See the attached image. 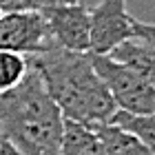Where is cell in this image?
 <instances>
[{
	"label": "cell",
	"mask_w": 155,
	"mask_h": 155,
	"mask_svg": "<svg viewBox=\"0 0 155 155\" xmlns=\"http://www.w3.org/2000/svg\"><path fill=\"white\" fill-rule=\"evenodd\" d=\"M27 58L40 73L64 120H73L93 129L111 124L117 107L109 87L95 71L91 53L67 51L53 45L49 51Z\"/></svg>",
	"instance_id": "cell-1"
},
{
	"label": "cell",
	"mask_w": 155,
	"mask_h": 155,
	"mask_svg": "<svg viewBox=\"0 0 155 155\" xmlns=\"http://www.w3.org/2000/svg\"><path fill=\"white\" fill-rule=\"evenodd\" d=\"M64 115L31 67L16 89L0 93V140L22 155H58Z\"/></svg>",
	"instance_id": "cell-2"
},
{
	"label": "cell",
	"mask_w": 155,
	"mask_h": 155,
	"mask_svg": "<svg viewBox=\"0 0 155 155\" xmlns=\"http://www.w3.org/2000/svg\"><path fill=\"white\" fill-rule=\"evenodd\" d=\"M91 60H93L95 71L109 87L117 111H124L131 115L155 117V89L149 82H144L135 71L113 60L111 55L91 53Z\"/></svg>",
	"instance_id": "cell-3"
},
{
	"label": "cell",
	"mask_w": 155,
	"mask_h": 155,
	"mask_svg": "<svg viewBox=\"0 0 155 155\" xmlns=\"http://www.w3.org/2000/svg\"><path fill=\"white\" fill-rule=\"evenodd\" d=\"M89 53L93 55H109L122 42L135 38V18L126 11V0H100L89 9Z\"/></svg>",
	"instance_id": "cell-4"
},
{
	"label": "cell",
	"mask_w": 155,
	"mask_h": 155,
	"mask_svg": "<svg viewBox=\"0 0 155 155\" xmlns=\"http://www.w3.org/2000/svg\"><path fill=\"white\" fill-rule=\"evenodd\" d=\"M55 45L40 11L0 13V49L22 55H40Z\"/></svg>",
	"instance_id": "cell-5"
},
{
	"label": "cell",
	"mask_w": 155,
	"mask_h": 155,
	"mask_svg": "<svg viewBox=\"0 0 155 155\" xmlns=\"http://www.w3.org/2000/svg\"><path fill=\"white\" fill-rule=\"evenodd\" d=\"M51 38L58 47L67 51L89 53L91 47V22H89V9L82 2H64L49 7L42 11Z\"/></svg>",
	"instance_id": "cell-6"
},
{
	"label": "cell",
	"mask_w": 155,
	"mask_h": 155,
	"mask_svg": "<svg viewBox=\"0 0 155 155\" xmlns=\"http://www.w3.org/2000/svg\"><path fill=\"white\" fill-rule=\"evenodd\" d=\"M109 55L122 62L124 67H129L131 71H135L144 82H149L155 89V47H151L149 42L140 38H131L120 47H115Z\"/></svg>",
	"instance_id": "cell-7"
},
{
	"label": "cell",
	"mask_w": 155,
	"mask_h": 155,
	"mask_svg": "<svg viewBox=\"0 0 155 155\" xmlns=\"http://www.w3.org/2000/svg\"><path fill=\"white\" fill-rule=\"evenodd\" d=\"M58 155H107L97 129L73 120H64V133Z\"/></svg>",
	"instance_id": "cell-8"
},
{
	"label": "cell",
	"mask_w": 155,
	"mask_h": 155,
	"mask_svg": "<svg viewBox=\"0 0 155 155\" xmlns=\"http://www.w3.org/2000/svg\"><path fill=\"white\" fill-rule=\"evenodd\" d=\"M107 155H155L142 140H137L133 133L120 129L115 124L95 126Z\"/></svg>",
	"instance_id": "cell-9"
},
{
	"label": "cell",
	"mask_w": 155,
	"mask_h": 155,
	"mask_svg": "<svg viewBox=\"0 0 155 155\" xmlns=\"http://www.w3.org/2000/svg\"><path fill=\"white\" fill-rule=\"evenodd\" d=\"M29 71V58L16 51L0 49V93L16 89Z\"/></svg>",
	"instance_id": "cell-10"
},
{
	"label": "cell",
	"mask_w": 155,
	"mask_h": 155,
	"mask_svg": "<svg viewBox=\"0 0 155 155\" xmlns=\"http://www.w3.org/2000/svg\"><path fill=\"white\" fill-rule=\"evenodd\" d=\"M111 124H115L120 129L133 133L137 140H142V142L155 153V117L131 115V113H124V111H115Z\"/></svg>",
	"instance_id": "cell-11"
},
{
	"label": "cell",
	"mask_w": 155,
	"mask_h": 155,
	"mask_svg": "<svg viewBox=\"0 0 155 155\" xmlns=\"http://www.w3.org/2000/svg\"><path fill=\"white\" fill-rule=\"evenodd\" d=\"M60 0H0V13H16V11H45L58 5Z\"/></svg>",
	"instance_id": "cell-12"
},
{
	"label": "cell",
	"mask_w": 155,
	"mask_h": 155,
	"mask_svg": "<svg viewBox=\"0 0 155 155\" xmlns=\"http://www.w3.org/2000/svg\"><path fill=\"white\" fill-rule=\"evenodd\" d=\"M135 38L155 47V22H140V20H135Z\"/></svg>",
	"instance_id": "cell-13"
},
{
	"label": "cell",
	"mask_w": 155,
	"mask_h": 155,
	"mask_svg": "<svg viewBox=\"0 0 155 155\" xmlns=\"http://www.w3.org/2000/svg\"><path fill=\"white\" fill-rule=\"evenodd\" d=\"M0 155H22L18 149H13L9 142H5V140H0Z\"/></svg>",
	"instance_id": "cell-14"
},
{
	"label": "cell",
	"mask_w": 155,
	"mask_h": 155,
	"mask_svg": "<svg viewBox=\"0 0 155 155\" xmlns=\"http://www.w3.org/2000/svg\"><path fill=\"white\" fill-rule=\"evenodd\" d=\"M64 2H82V0H64Z\"/></svg>",
	"instance_id": "cell-15"
}]
</instances>
